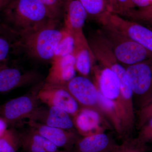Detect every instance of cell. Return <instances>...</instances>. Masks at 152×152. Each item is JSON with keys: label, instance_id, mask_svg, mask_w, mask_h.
I'll list each match as a JSON object with an SVG mask.
<instances>
[{"label": "cell", "instance_id": "obj_22", "mask_svg": "<svg viewBox=\"0 0 152 152\" xmlns=\"http://www.w3.org/2000/svg\"><path fill=\"white\" fill-rule=\"evenodd\" d=\"M111 152H149L148 144L143 143L137 139H124L122 143L118 146Z\"/></svg>", "mask_w": 152, "mask_h": 152}, {"label": "cell", "instance_id": "obj_3", "mask_svg": "<svg viewBox=\"0 0 152 152\" xmlns=\"http://www.w3.org/2000/svg\"><path fill=\"white\" fill-rule=\"evenodd\" d=\"M99 23L101 26L98 31L123 66L132 65L152 58V53L112 25L105 21Z\"/></svg>", "mask_w": 152, "mask_h": 152}, {"label": "cell", "instance_id": "obj_1", "mask_svg": "<svg viewBox=\"0 0 152 152\" xmlns=\"http://www.w3.org/2000/svg\"><path fill=\"white\" fill-rule=\"evenodd\" d=\"M2 12L3 22L20 37L55 20L40 0H12Z\"/></svg>", "mask_w": 152, "mask_h": 152}, {"label": "cell", "instance_id": "obj_8", "mask_svg": "<svg viewBox=\"0 0 152 152\" xmlns=\"http://www.w3.org/2000/svg\"><path fill=\"white\" fill-rule=\"evenodd\" d=\"M94 83L102 95L114 102L116 105L122 126L124 110L121 98V88L118 76L110 69L102 65L92 67Z\"/></svg>", "mask_w": 152, "mask_h": 152}, {"label": "cell", "instance_id": "obj_5", "mask_svg": "<svg viewBox=\"0 0 152 152\" xmlns=\"http://www.w3.org/2000/svg\"><path fill=\"white\" fill-rule=\"evenodd\" d=\"M42 84L36 91L12 99L0 105V117L8 125L13 126L22 120L29 118L39 106L40 102L37 93Z\"/></svg>", "mask_w": 152, "mask_h": 152}, {"label": "cell", "instance_id": "obj_18", "mask_svg": "<svg viewBox=\"0 0 152 152\" xmlns=\"http://www.w3.org/2000/svg\"><path fill=\"white\" fill-rule=\"evenodd\" d=\"M98 90L99 92V107L102 113L111 125L112 127L115 130L118 135L123 139L121 121L116 105L113 101L104 97L98 89Z\"/></svg>", "mask_w": 152, "mask_h": 152}, {"label": "cell", "instance_id": "obj_28", "mask_svg": "<svg viewBox=\"0 0 152 152\" xmlns=\"http://www.w3.org/2000/svg\"><path fill=\"white\" fill-rule=\"evenodd\" d=\"M137 121L136 126L139 129L147 121L152 117V100L142 108L136 111Z\"/></svg>", "mask_w": 152, "mask_h": 152}, {"label": "cell", "instance_id": "obj_35", "mask_svg": "<svg viewBox=\"0 0 152 152\" xmlns=\"http://www.w3.org/2000/svg\"><path fill=\"white\" fill-rule=\"evenodd\" d=\"M143 23L144 24L146 25L147 26H148L150 28L152 29V20L142 22V23Z\"/></svg>", "mask_w": 152, "mask_h": 152}, {"label": "cell", "instance_id": "obj_27", "mask_svg": "<svg viewBox=\"0 0 152 152\" xmlns=\"http://www.w3.org/2000/svg\"><path fill=\"white\" fill-rule=\"evenodd\" d=\"M29 134L34 140L40 143L46 152H69L65 150H60L55 144L42 137L39 134L29 129L27 131Z\"/></svg>", "mask_w": 152, "mask_h": 152}, {"label": "cell", "instance_id": "obj_14", "mask_svg": "<svg viewBox=\"0 0 152 152\" xmlns=\"http://www.w3.org/2000/svg\"><path fill=\"white\" fill-rule=\"evenodd\" d=\"M28 119L49 126L77 132L72 117L62 109L54 106H39Z\"/></svg>", "mask_w": 152, "mask_h": 152}, {"label": "cell", "instance_id": "obj_9", "mask_svg": "<svg viewBox=\"0 0 152 152\" xmlns=\"http://www.w3.org/2000/svg\"><path fill=\"white\" fill-rule=\"evenodd\" d=\"M37 96L40 102L48 106L62 109L72 118L80 109L77 101L64 86L47 84L44 82L38 91Z\"/></svg>", "mask_w": 152, "mask_h": 152}, {"label": "cell", "instance_id": "obj_15", "mask_svg": "<svg viewBox=\"0 0 152 152\" xmlns=\"http://www.w3.org/2000/svg\"><path fill=\"white\" fill-rule=\"evenodd\" d=\"M51 64L45 83L64 86L75 77V58L74 54L53 59Z\"/></svg>", "mask_w": 152, "mask_h": 152}, {"label": "cell", "instance_id": "obj_24", "mask_svg": "<svg viewBox=\"0 0 152 152\" xmlns=\"http://www.w3.org/2000/svg\"><path fill=\"white\" fill-rule=\"evenodd\" d=\"M75 48L73 38L68 33L57 45L53 59L73 54Z\"/></svg>", "mask_w": 152, "mask_h": 152}, {"label": "cell", "instance_id": "obj_7", "mask_svg": "<svg viewBox=\"0 0 152 152\" xmlns=\"http://www.w3.org/2000/svg\"><path fill=\"white\" fill-rule=\"evenodd\" d=\"M105 21L152 53V30L134 21L124 18L118 14L107 13L100 21Z\"/></svg>", "mask_w": 152, "mask_h": 152}, {"label": "cell", "instance_id": "obj_19", "mask_svg": "<svg viewBox=\"0 0 152 152\" xmlns=\"http://www.w3.org/2000/svg\"><path fill=\"white\" fill-rule=\"evenodd\" d=\"M86 12L87 18L98 22L107 13L112 12L110 0H79Z\"/></svg>", "mask_w": 152, "mask_h": 152}, {"label": "cell", "instance_id": "obj_12", "mask_svg": "<svg viewBox=\"0 0 152 152\" xmlns=\"http://www.w3.org/2000/svg\"><path fill=\"white\" fill-rule=\"evenodd\" d=\"M41 75L34 71H22L10 67L7 63L0 66V93L42 83Z\"/></svg>", "mask_w": 152, "mask_h": 152}, {"label": "cell", "instance_id": "obj_25", "mask_svg": "<svg viewBox=\"0 0 152 152\" xmlns=\"http://www.w3.org/2000/svg\"><path fill=\"white\" fill-rule=\"evenodd\" d=\"M46 7L52 18L60 21L63 17L65 0H40Z\"/></svg>", "mask_w": 152, "mask_h": 152}, {"label": "cell", "instance_id": "obj_30", "mask_svg": "<svg viewBox=\"0 0 152 152\" xmlns=\"http://www.w3.org/2000/svg\"><path fill=\"white\" fill-rule=\"evenodd\" d=\"M118 10L116 14L119 15L129 10L134 9L135 6L132 2L131 0H116Z\"/></svg>", "mask_w": 152, "mask_h": 152}, {"label": "cell", "instance_id": "obj_6", "mask_svg": "<svg viewBox=\"0 0 152 152\" xmlns=\"http://www.w3.org/2000/svg\"><path fill=\"white\" fill-rule=\"evenodd\" d=\"M63 17L64 28L73 38L75 50L83 48L91 49L83 32V28L87 18L86 12L79 0H66Z\"/></svg>", "mask_w": 152, "mask_h": 152}, {"label": "cell", "instance_id": "obj_23", "mask_svg": "<svg viewBox=\"0 0 152 152\" xmlns=\"http://www.w3.org/2000/svg\"><path fill=\"white\" fill-rule=\"evenodd\" d=\"M138 23L152 20V4L144 7L131 9L121 15Z\"/></svg>", "mask_w": 152, "mask_h": 152}, {"label": "cell", "instance_id": "obj_21", "mask_svg": "<svg viewBox=\"0 0 152 152\" xmlns=\"http://www.w3.org/2000/svg\"><path fill=\"white\" fill-rule=\"evenodd\" d=\"M21 147L20 132L12 127L0 137V152H17Z\"/></svg>", "mask_w": 152, "mask_h": 152}, {"label": "cell", "instance_id": "obj_26", "mask_svg": "<svg viewBox=\"0 0 152 152\" xmlns=\"http://www.w3.org/2000/svg\"><path fill=\"white\" fill-rule=\"evenodd\" d=\"M21 147L26 152H46L40 143L30 136L27 131L20 132Z\"/></svg>", "mask_w": 152, "mask_h": 152}, {"label": "cell", "instance_id": "obj_36", "mask_svg": "<svg viewBox=\"0 0 152 152\" xmlns=\"http://www.w3.org/2000/svg\"><path fill=\"white\" fill-rule=\"evenodd\" d=\"M4 63H0V66H1L3 64H4Z\"/></svg>", "mask_w": 152, "mask_h": 152}, {"label": "cell", "instance_id": "obj_34", "mask_svg": "<svg viewBox=\"0 0 152 152\" xmlns=\"http://www.w3.org/2000/svg\"><path fill=\"white\" fill-rule=\"evenodd\" d=\"M12 0H0V12L7 7Z\"/></svg>", "mask_w": 152, "mask_h": 152}, {"label": "cell", "instance_id": "obj_10", "mask_svg": "<svg viewBox=\"0 0 152 152\" xmlns=\"http://www.w3.org/2000/svg\"><path fill=\"white\" fill-rule=\"evenodd\" d=\"M64 86L80 108L93 109L103 115L99 107L97 88L88 78L81 75L75 76Z\"/></svg>", "mask_w": 152, "mask_h": 152}, {"label": "cell", "instance_id": "obj_32", "mask_svg": "<svg viewBox=\"0 0 152 152\" xmlns=\"http://www.w3.org/2000/svg\"><path fill=\"white\" fill-rule=\"evenodd\" d=\"M8 126V125L5 121L0 117V137H1L7 129Z\"/></svg>", "mask_w": 152, "mask_h": 152}, {"label": "cell", "instance_id": "obj_13", "mask_svg": "<svg viewBox=\"0 0 152 152\" xmlns=\"http://www.w3.org/2000/svg\"><path fill=\"white\" fill-rule=\"evenodd\" d=\"M28 124L33 132L49 140L59 148L69 151L81 137L77 132L49 126L33 121H29Z\"/></svg>", "mask_w": 152, "mask_h": 152}, {"label": "cell", "instance_id": "obj_37", "mask_svg": "<svg viewBox=\"0 0 152 152\" xmlns=\"http://www.w3.org/2000/svg\"><path fill=\"white\" fill-rule=\"evenodd\" d=\"M151 2V3L152 4V0H149Z\"/></svg>", "mask_w": 152, "mask_h": 152}, {"label": "cell", "instance_id": "obj_20", "mask_svg": "<svg viewBox=\"0 0 152 152\" xmlns=\"http://www.w3.org/2000/svg\"><path fill=\"white\" fill-rule=\"evenodd\" d=\"M73 54L75 58L76 71L80 75L88 77L95 61L91 49L81 48L74 51Z\"/></svg>", "mask_w": 152, "mask_h": 152}, {"label": "cell", "instance_id": "obj_31", "mask_svg": "<svg viewBox=\"0 0 152 152\" xmlns=\"http://www.w3.org/2000/svg\"><path fill=\"white\" fill-rule=\"evenodd\" d=\"M134 5L139 8L144 7L152 4L149 0H131Z\"/></svg>", "mask_w": 152, "mask_h": 152}, {"label": "cell", "instance_id": "obj_16", "mask_svg": "<svg viewBox=\"0 0 152 152\" xmlns=\"http://www.w3.org/2000/svg\"><path fill=\"white\" fill-rule=\"evenodd\" d=\"M118 145L105 133L81 137L69 152H111Z\"/></svg>", "mask_w": 152, "mask_h": 152}, {"label": "cell", "instance_id": "obj_38", "mask_svg": "<svg viewBox=\"0 0 152 152\" xmlns=\"http://www.w3.org/2000/svg\"><path fill=\"white\" fill-rule=\"evenodd\" d=\"M66 1V0H65V4Z\"/></svg>", "mask_w": 152, "mask_h": 152}, {"label": "cell", "instance_id": "obj_33", "mask_svg": "<svg viewBox=\"0 0 152 152\" xmlns=\"http://www.w3.org/2000/svg\"><path fill=\"white\" fill-rule=\"evenodd\" d=\"M112 12L116 14L118 12V4L116 0H110Z\"/></svg>", "mask_w": 152, "mask_h": 152}, {"label": "cell", "instance_id": "obj_29", "mask_svg": "<svg viewBox=\"0 0 152 152\" xmlns=\"http://www.w3.org/2000/svg\"><path fill=\"white\" fill-rule=\"evenodd\" d=\"M137 138L138 140L143 143H152V117L139 129Z\"/></svg>", "mask_w": 152, "mask_h": 152}, {"label": "cell", "instance_id": "obj_2", "mask_svg": "<svg viewBox=\"0 0 152 152\" xmlns=\"http://www.w3.org/2000/svg\"><path fill=\"white\" fill-rule=\"evenodd\" d=\"M59 22L52 21L34 32L20 37L19 50L37 61L51 62L57 45L68 33L64 28H58Z\"/></svg>", "mask_w": 152, "mask_h": 152}, {"label": "cell", "instance_id": "obj_11", "mask_svg": "<svg viewBox=\"0 0 152 152\" xmlns=\"http://www.w3.org/2000/svg\"><path fill=\"white\" fill-rule=\"evenodd\" d=\"M72 118L76 131L82 137L105 133L107 129H113L102 114L93 109L80 108Z\"/></svg>", "mask_w": 152, "mask_h": 152}, {"label": "cell", "instance_id": "obj_17", "mask_svg": "<svg viewBox=\"0 0 152 152\" xmlns=\"http://www.w3.org/2000/svg\"><path fill=\"white\" fill-rule=\"evenodd\" d=\"M20 37L4 22L0 23V63H7L19 50Z\"/></svg>", "mask_w": 152, "mask_h": 152}, {"label": "cell", "instance_id": "obj_4", "mask_svg": "<svg viewBox=\"0 0 152 152\" xmlns=\"http://www.w3.org/2000/svg\"><path fill=\"white\" fill-rule=\"evenodd\" d=\"M124 66L132 91L134 107L137 111L152 100V58Z\"/></svg>", "mask_w": 152, "mask_h": 152}]
</instances>
